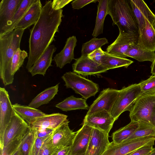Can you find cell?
I'll use <instances>...</instances> for the list:
<instances>
[{"instance_id": "1", "label": "cell", "mask_w": 155, "mask_h": 155, "mask_svg": "<svg viewBox=\"0 0 155 155\" xmlns=\"http://www.w3.org/2000/svg\"><path fill=\"white\" fill-rule=\"evenodd\" d=\"M52 1H47L42 7L38 21L30 30L29 55L26 66L28 71L44 52L54 40L55 34L63 17V10H54Z\"/></svg>"}, {"instance_id": "2", "label": "cell", "mask_w": 155, "mask_h": 155, "mask_svg": "<svg viewBox=\"0 0 155 155\" xmlns=\"http://www.w3.org/2000/svg\"><path fill=\"white\" fill-rule=\"evenodd\" d=\"M25 29L16 28L0 35V75L4 85L12 83L14 76L11 73L12 59L15 52L20 48Z\"/></svg>"}, {"instance_id": "3", "label": "cell", "mask_w": 155, "mask_h": 155, "mask_svg": "<svg viewBox=\"0 0 155 155\" xmlns=\"http://www.w3.org/2000/svg\"><path fill=\"white\" fill-rule=\"evenodd\" d=\"M108 15L119 30L139 35L138 24L130 0H108Z\"/></svg>"}, {"instance_id": "4", "label": "cell", "mask_w": 155, "mask_h": 155, "mask_svg": "<svg viewBox=\"0 0 155 155\" xmlns=\"http://www.w3.org/2000/svg\"><path fill=\"white\" fill-rule=\"evenodd\" d=\"M141 89L138 84L124 87L119 90L111 114L117 120L120 114L126 111H130L137 99L140 97Z\"/></svg>"}, {"instance_id": "5", "label": "cell", "mask_w": 155, "mask_h": 155, "mask_svg": "<svg viewBox=\"0 0 155 155\" xmlns=\"http://www.w3.org/2000/svg\"><path fill=\"white\" fill-rule=\"evenodd\" d=\"M67 88H71L84 99L94 96L99 91L98 85L74 72L69 71L61 77Z\"/></svg>"}, {"instance_id": "6", "label": "cell", "mask_w": 155, "mask_h": 155, "mask_svg": "<svg viewBox=\"0 0 155 155\" xmlns=\"http://www.w3.org/2000/svg\"><path fill=\"white\" fill-rule=\"evenodd\" d=\"M155 137L147 136L117 144L110 142L102 155H129L144 146L154 145Z\"/></svg>"}, {"instance_id": "7", "label": "cell", "mask_w": 155, "mask_h": 155, "mask_svg": "<svg viewBox=\"0 0 155 155\" xmlns=\"http://www.w3.org/2000/svg\"><path fill=\"white\" fill-rule=\"evenodd\" d=\"M155 109V94L140 97L130 112L131 121L150 124V117Z\"/></svg>"}, {"instance_id": "8", "label": "cell", "mask_w": 155, "mask_h": 155, "mask_svg": "<svg viewBox=\"0 0 155 155\" xmlns=\"http://www.w3.org/2000/svg\"><path fill=\"white\" fill-rule=\"evenodd\" d=\"M30 126L15 112L7 126L0 141V149L26 133Z\"/></svg>"}, {"instance_id": "9", "label": "cell", "mask_w": 155, "mask_h": 155, "mask_svg": "<svg viewBox=\"0 0 155 155\" xmlns=\"http://www.w3.org/2000/svg\"><path fill=\"white\" fill-rule=\"evenodd\" d=\"M119 91L118 90L109 88L104 89L89 107L86 115L104 110L111 114Z\"/></svg>"}, {"instance_id": "10", "label": "cell", "mask_w": 155, "mask_h": 155, "mask_svg": "<svg viewBox=\"0 0 155 155\" xmlns=\"http://www.w3.org/2000/svg\"><path fill=\"white\" fill-rule=\"evenodd\" d=\"M139 35L119 30V34L116 40L109 45L105 51L118 57L125 58V53L130 46L137 44Z\"/></svg>"}, {"instance_id": "11", "label": "cell", "mask_w": 155, "mask_h": 155, "mask_svg": "<svg viewBox=\"0 0 155 155\" xmlns=\"http://www.w3.org/2000/svg\"><path fill=\"white\" fill-rule=\"evenodd\" d=\"M74 72L84 76L98 75L108 69L89 58L87 56H81L75 60L72 64Z\"/></svg>"}, {"instance_id": "12", "label": "cell", "mask_w": 155, "mask_h": 155, "mask_svg": "<svg viewBox=\"0 0 155 155\" xmlns=\"http://www.w3.org/2000/svg\"><path fill=\"white\" fill-rule=\"evenodd\" d=\"M116 120L111 114L102 110L90 115H86L83 124L109 134Z\"/></svg>"}, {"instance_id": "13", "label": "cell", "mask_w": 155, "mask_h": 155, "mask_svg": "<svg viewBox=\"0 0 155 155\" xmlns=\"http://www.w3.org/2000/svg\"><path fill=\"white\" fill-rule=\"evenodd\" d=\"M110 143L109 134L93 128L90 141L84 155H102Z\"/></svg>"}, {"instance_id": "14", "label": "cell", "mask_w": 155, "mask_h": 155, "mask_svg": "<svg viewBox=\"0 0 155 155\" xmlns=\"http://www.w3.org/2000/svg\"><path fill=\"white\" fill-rule=\"evenodd\" d=\"M15 112L10 101L8 92L0 87V141L5 130Z\"/></svg>"}, {"instance_id": "15", "label": "cell", "mask_w": 155, "mask_h": 155, "mask_svg": "<svg viewBox=\"0 0 155 155\" xmlns=\"http://www.w3.org/2000/svg\"><path fill=\"white\" fill-rule=\"evenodd\" d=\"M67 119L64 123L54 130L52 135L53 144L58 150L71 146L76 132L71 130Z\"/></svg>"}, {"instance_id": "16", "label": "cell", "mask_w": 155, "mask_h": 155, "mask_svg": "<svg viewBox=\"0 0 155 155\" xmlns=\"http://www.w3.org/2000/svg\"><path fill=\"white\" fill-rule=\"evenodd\" d=\"M130 1L138 24L139 35L145 27V18L152 25L155 21V15L143 1L130 0Z\"/></svg>"}, {"instance_id": "17", "label": "cell", "mask_w": 155, "mask_h": 155, "mask_svg": "<svg viewBox=\"0 0 155 155\" xmlns=\"http://www.w3.org/2000/svg\"><path fill=\"white\" fill-rule=\"evenodd\" d=\"M68 116L59 113H54L41 117L31 124L30 127L33 130L41 131L47 129L55 130L68 119Z\"/></svg>"}, {"instance_id": "18", "label": "cell", "mask_w": 155, "mask_h": 155, "mask_svg": "<svg viewBox=\"0 0 155 155\" xmlns=\"http://www.w3.org/2000/svg\"><path fill=\"white\" fill-rule=\"evenodd\" d=\"M92 127L83 124L76 132L71 146L70 155H84L89 144Z\"/></svg>"}, {"instance_id": "19", "label": "cell", "mask_w": 155, "mask_h": 155, "mask_svg": "<svg viewBox=\"0 0 155 155\" xmlns=\"http://www.w3.org/2000/svg\"><path fill=\"white\" fill-rule=\"evenodd\" d=\"M22 0H2L0 2V34L8 26Z\"/></svg>"}, {"instance_id": "20", "label": "cell", "mask_w": 155, "mask_h": 155, "mask_svg": "<svg viewBox=\"0 0 155 155\" xmlns=\"http://www.w3.org/2000/svg\"><path fill=\"white\" fill-rule=\"evenodd\" d=\"M56 50L55 46L53 45L47 48L28 71L32 76L38 74L45 75L48 68L52 66V58Z\"/></svg>"}, {"instance_id": "21", "label": "cell", "mask_w": 155, "mask_h": 155, "mask_svg": "<svg viewBox=\"0 0 155 155\" xmlns=\"http://www.w3.org/2000/svg\"><path fill=\"white\" fill-rule=\"evenodd\" d=\"M77 39L73 36L67 38L63 49L54 57V61L57 67L62 68L64 65L70 63L74 58V49L77 45Z\"/></svg>"}, {"instance_id": "22", "label": "cell", "mask_w": 155, "mask_h": 155, "mask_svg": "<svg viewBox=\"0 0 155 155\" xmlns=\"http://www.w3.org/2000/svg\"><path fill=\"white\" fill-rule=\"evenodd\" d=\"M42 8L40 0H36L19 21L15 28H22L25 30L31 25H35L39 18Z\"/></svg>"}, {"instance_id": "23", "label": "cell", "mask_w": 155, "mask_h": 155, "mask_svg": "<svg viewBox=\"0 0 155 155\" xmlns=\"http://www.w3.org/2000/svg\"><path fill=\"white\" fill-rule=\"evenodd\" d=\"M137 45L144 49L155 52V30L146 18L145 27L139 35Z\"/></svg>"}, {"instance_id": "24", "label": "cell", "mask_w": 155, "mask_h": 155, "mask_svg": "<svg viewBox=\"0 0 155 155\" xmlns=\"http://www.w3.org/2000/svg\"><path fill=\"white\" fill-rule=\"evenodd\" d=\"M15 112L30 126L38 118L47 114L36 108L16 103L12 105Z\"/></svg>"}, {"instance_id": "25", "label": "cell", "mask_w": 155, "mask_h": 155, "mask_svg": "<svg viewBox=\"0 0 155 155\" xmlns=\"http://www.w3.org/2000/svg\"><path fill=\"white\" fill-rule=\"evenodd\" d=\"M126 57H130L140 62L150 61L152 63L155 58V52L144 49L137 44L130 45L125 53Z\"/></svg>"}, {"instance_id": "26", "label": "cell", "mask_w": 155, "mask_h": 155, "mask_svg": "<svg viewBox=\"0 0 155 155\" xmlns=\"http://www.w3.org/2000/svg\"><path fill=\"white\" fill-rule=\"evenodd\" d=\"M55 107L65 111L79 109L88 110L86 99L71 96L56 104Z\"/></svg>"}, {"instance_id": "27", "label": "cell", "mask_w": 155, "mask_h": 155, "mask_svg": "<svg viewBox=\"0 0 155 155\" xmlns=\"http://www.w3.org/2000/svg\"><path fill=\"white\" fill-rule=\"evenodd\" d=\"M59 84L54 86L46 89L33 98L28 106L37 108L41 106L48 103L52 99L58 91Z\"/></svg>"}, {"instance_id": "28", "label": "cell", "mask_w": 155, "mask_h": 155, "mask_svg": "<svg viewBox=\"0 0 155 155\" xmlns=\"http://www.w3.org/2000/svg\"><path fill=\"white\" fill-rule=\"evenodd\" d=\"M133 62L130 59L110 54L104 51L101 64L108 70L122 67L127 68Z\"/></svg>"}, {"instance_id": "29", "label": "cell", "mask_w": 155, "mask_h": 155, "mask_svg": "<svg viewBox=\"0 0 155 155\" xmlns=\"http://www.w3.org/2000/svg\"><path fill=\"white\" fill-rule=\"evenodd\" d=\"M108 0L98 1L95 24L92 34V35L95 37L103 33L104 20L108 15Z\"/></svg>"}, {"instance_id": "30", "label": "cell", "mask_w": 155, "mask_h": 155, "mask_svg": "<svg viewBox=\"0 0 155 155\" xmlns=\"http://www.w3.org/2000/svg\"><path fill=\"white\" fill-rule=\"evenodd\" d=\"M139 126L137 122L131 121L127 125L114 132L112 135L113 141L117 144L126 142Z\"/></svg>"}, {"instance_id": "31", "label": "cell", "mask_w": 155, "mask_h": 155, "mask_svg": "<svg viewBox=\"0 0 155 155\" xmlns=\"http://www.w3.org/2000/svg\"><path fill=\"white\" fill-rule=\"evenodd\" d=\"M36 1V0H22L9 24L5 28L0 35L15 29L19 21L24 15L30 6Z\"/></svg>"}, {"instance_id": "32", "label": "cell", "mask_w": 155, "mask_h": 155, "mask_svg": "<svg viewBox=\"0 0 155 155\" xmlns=\"http://www.w3.org/2000/svg\"><path fill=\"white\" fill-rule=\"evenodd\" d=\"M138 122L139 124L138 127L126 141L147 136L155 137V127L151 124L147 123L142 122Z\"/></svg>"}, {"instance_id": "33", "label": "cell", "mask_w": 155, "mask_h": 155, "mask_svg": "<svg viewBox=\"0 0 155 155\" xmlns=\"http://www.w3.org/2000/svg\"><path fill=\"white\" fill-rule=\"evenodd\" d=\"M108 43V40L105 38H96L94 37L83 44L81 55L87 56L89 54Z\"/></svg>"}, {"instance_id": "34", "label": "cell", "mask_w": 155, "mask_h": 155, "mask_svg": "<svg viewBox=\"0 0 155 155\" xmlns=\"http://www.w3.org/2000/svg\"><path fill=\"white\" fill-rule=\"evenodd\" d=\"M34 138V132L30 128L26 134L18 148L19 155H30Z\"/></svg>"}, {"instance_id": "35", "label": "cell", "mask_w": 155, "mask_h": 155, "mask_svg": "<svg viewBox=\"0 0 155 155\" xmlns=\"http://www.w3.org/2000/svg\"><path fill=\"white\" fill-rule=\"evenodd\" d=\"M28 53L25 50L18 49L14 53L13 56L11 66V73L14 76L15 73L21 67L25 59L28 57Z\"/></svg>"}, {"instance_id": "36", "label": "cell", "mask_w": 155, "mask_h": 155, "mask_svg": "<svg viewBox=\"0 0 155 155\" xmlns=\"http://www.w3.org/2000/svg\"><path fill=\"white\" fill-rule=\"evenodd\" d=\"M141 89L140 97L155 94V76L152 75L147 79L138 83Z\"/></svg>"}, {"instance_id": "37", "label": "cell", "mask_w": 155, "mask_h": 155, "mask_svg": "<svg viewBox=\"0 0 155 155\" xmlns=\"http://www.w3.org/2000/svg\"><path fill=\"white\" fill-rule=\"evenodd\" d=\"M52 134L49 136L43 141L38 155H52L59 150L53 143L52 140Z\"/></svg>"}, {"instance_id": "38", "label": "cell", "mask_w": 155, "mask_h": 155, "mask_svg": "<svg viewBox=\"0 0 155 155\" xmlns=\"http://www.w3.org/2000/svg\"><path fill=\"white\" fill-rule=\"evenodd\" d=\"M26 134L11 142L2 148L0 149L1 155H12L18 149Z\"/></svg>"}, {"instance_id": "39", "label": "cell", "mask_w": 155, "mask_h": 155, "mask_svg": "<svg viewBox=\"0 0 155 155\" xmlns=\"http://www.w3.org/2000/svg\"><path fill=\"white\" fill-rule=\"evenodd\" d=\"M48 137L39 138H37L34 135V142L31 149L30 155H38L40 148L43 143L44 140Z\"/></svg>"}, {"instance_id": "40", "label": "cell", "mask_w": 155, "mask_h": 155, "mask_svg": "<svg viewBox=\"0 0 155 155\" xmlns=\"http://www.w3.org/2000/svg\"><path fill=\"white\" fill-rule=\"evenodd\" d=\"M104 54V51L101 48H99L89 54L87 56L92 60L101 64V58Z\"/></svg>"}, {"instance_id": "41", "label": "cell", "mask_w": 155, "mask_h": 155, "mask_svg": "<svg viewBox=\"0 0 155 155\" xmlns=\"http://www.w3.org/2000/svg\"><path fill=\"white\" fill-rule=\"evenodd\" d=\"M97 0H75L71 3L72 8L74 9H79L91 3H96Z\"/></svg>"}, {"instance_id": "42", "label": "cell", "mask_w": 155, "mask_h": 155, "mask_svg": "<svg viewBox=\"0 0 155 155\" xmlns=\"http://www.w3.org/2000/svg\"><path fill=\"white\" fill-rule=\"evenodd\" d=\"M153 145H148L143 147L129 155H147L154 149Z\"/></svg>"}, {"instance_id": "43", "label": "cell", "mask_w": 155, "mask_h": 155, "mask_svg": "<svg viewBox=\"0 0 155 155\" xmlns=\"http://www.w3.org/2000/svg\"><path fill=\"white\" fill-rule=\"evenodd\" d=\"M72 0H54L52 2V8L54 10L61 9Z\"/></svg>"}, {"instance_id": "44", "label": "cell", "mask_w": 155, "mask_h": 155, "mask_svg": "<svg viewBox=\"0 0 155 155\" xmlns=\"http://www.w3.org/2000/svg\"><path fill=\"white\" fill-rule=\"evenodd\" d=\"M34 135L39 138L47 137L52 133L54 130L51 129H47L41 131L33 130Z\"/></svg>"}, {"instance_id": "45", "label": "cell", "mask_w": 155, "mask_h": 155, "mask_svg": "<svg viewBox=\"0 0 155 155\" xmlns=\"http://www.w3.org/2000/svg\"><path fill=\"white\" fill-rule=\"evenodd\" d=\"M71 146L61 149L56 152L55 155H70Z\"/></svg>"}, {"instance_id": "46", "label": "cell", "mask_w": 155, "mask_h": 155, "mask_svg": "<svg viewBox=\"0 0 155 155\" xmlns=\"http://www.w3.org/2000/svg\"><path fill=\"white\" fill-rule=\"evenodd\" d=\"M150 123L155 127V109H154L152 114L150 120Z\"/></svg>"}, {"instance_id": "47", "label": "cell", "mask_w": 155, "mask_h": 155, "mask_svg": "<svg viewBox=\"0 0 155 155\" xmlns=\"http://www.w3.org/2000/svg\"><path fill=\"white\" fill-rule=\"evenodd\" d=\"M151 73L152 74V75L155 76V58L154 61L152 63L151 66Z\"/></svg>"}, {"instance_id": "48", "label": "cell", "mask_w": 155, "mask_h": 155, "mask_svg": "<svg viewBox=\"0 0 155 155\" xmlns=\"http://www.w3.org/2000/svg\"><path fill=\"white\" fill-rule=\"evenodd\" d=\"M147 155H155V149Z\"/></svg>"}, {"instance_id": "49", "label": "cell", "mask_w": 155, "mask_h": 155, "mask_svg": "<svg viewBox=\"0 0 155 155\" xmlns=\"http://www.w3.org/2000/svg\"><path fill=\"white\" fill-rule=\"evenodd\" d=\"M12 155H19L18 149Z\"/></svg>"}, {"instance_id": "50", "label": "cell", "mask_w": 155, "mask_h": 155, "mask_svg": "<svg viewBox=\"0 0 155 155\" xmlns=\"http://www.w3.org/2000/svg\"><path fill=\"white\" fill-rule=\"evenodd\" d=\"M153 26V27L154 28L155 30V21H154L153 23L152 24Z\"/></svg>"}, {"instance_id": "51", "label": "cell", "mask_w": 155, "mask_h": 155, "mask_svg": "<svg viewBox=\"0 0 155 155\" xmlns=\"http://www.w3.org/2000/svg\"><path fill=\"white\" fill-rule=\"evenodd\" d=\"M56 152H55V153H54V154H53L52 155H55Z\"/></svg>"}]
</instances>
